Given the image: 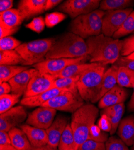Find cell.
<instances>
[{
    "instance_id": "obj_37",
    "label": "cell",
    "mask_w": 134,
    "mask_h": 150,
    "mask_svg": "<svg viewBox=\"0 0 134 150\" xmlns=\"http://www.w3.org/2000/svg\"><path fill=\"white\" fill-rule=\"evenodd\" d=\"M108 134L102 131L96 124H93L91 128L89 139L105 143L108 139Z\"/></svg>"
},
{
    "instance_id": "obj_25",
    "label": "cell",
    "mask_w": 134,
    "mask_h": 150,
    "mask_svg": "<svg viewBox=\"0 0 134 150\" xmlns=\"http://www.w3.org/2000/svg\"><path fill=\"white\" fill-rule=\"evenodd\" d=\"M96 62H79L74 64H72L65 68L63 71L60 72L58 74L55 75L56 78H69L74 76H81V75L87 70L94 66Z\"/></svg>"
},
{
    "instance_id": "obj_40",
    "label": "cell",
    "mask_w": 134,
    "mask_h": 150,
    "mask_svg": "<svg viewBox=\"0 0 134 150\" xmlns=\"http://www.w3.org/2000/svg\"><path fill=\"white\" fill-rule=\"evenodd\" d=\"M134 52V34L123 40V47L121 51V57H128Z\"/></svg>"
},
{
    "instance_id": "obj_22",
    "label": "cell",
    "mask_w": 134,
    "mask_h": 150,
    "mask_svg": "<svg viewBox=\"0 0 134 150\" xmlns=\"http://www.w3.org/2000/svg\"><path fill=\"white\" fill-rule=\"evenodd\" d=\"M8 133L12 145L17 150H31L33 148L27 134L21 128L15 127Z\"/></svg>"
},
{
    "instance_id": "obj_29",
    "label": "cell",
    "mask_w": 134,
    "mask_h": 150,
    "mask_svg": "<svg viewBox=\"0 0 134 150\" xmlns=\"http://www.w3.org/2000/svg\"><path fill=\"white\" fill-rule=\"evenodd\" d=\"M25 61L16 50L0 51V66H16L22 64L24 66Z\"/></svg>"
},
{
    "instance_id": "obj_52",
    "label": "cell",
    "mask_w": 134,
    "mask_h": 150,
    "mask_svg": "<svg viewBox=\"0 0 134 150\" xmlns=\"http://www.w3.org/2000/svg\"><path fill=\"white\" fill-rule=\"evenodd\" d=\"M133 34H134V32H133Z\"/></svg>"
},
{
    "instance_id": "obj_12",
    "label": "cell",
    "mask_w": 134,
    "mask_h": 150,
    "mask_svg": "<svg viewBox=\"0 0 134 150\" xmlns=\"http://www.w3.org/2000/svg\"><path fill=\"white\" fill-rule=\"evenodd\" d=\"M27 117L28 115L23 106L12 108L0 114V131L9 132L12 129L19 127Z\"/></svg>"
},
{
    "instance_id": "obj_35",
    "label": "cell",
    "mask_w": 134,
    "mask_h": 150,
    "mask_svg": "<svg viewBox=\"0 0 134 150\" xmlns=\"http://www.w3.org/2000/svg\"><path fill=\"white\" fill-rule=\"evenodd\" d=\"M21 42L15 37L9 36L0 39V51L15 50L21 45Z\"/></svg>"
},
{
    "instance_id": "obj_27",
    "label": "cell",
    "mask_w": 134,
    "mask_h": 150,
    "mask_svg": "<svg viewBox=\"0 0 134 150\" xmlns=\"http://www.w3.org/2000/svg\"><path fill=\"white\" fill-rule=\"evenodd\" d=\"M117 85L123 88L134 87V71L123 66L118 67L117 76Z\"/></svg>"
},
{
    "instance_id": "obj_17",
    "label": "cell",
    "mask_w": 134,
    "mask_h": 150,
    "mask_svg": "<svg viewBox=\"0 0 134 150\" xmlns=\"http://www.w3.org/2000/svg\"><path fill=\"white\" fill-rule=\"evenodd\" d=\"M46 0H21L18 5L23 18L28 19L45 11Z\"/></svg>"
},
{
    "instance_id": "obj_36",
    "label": "cell",
    "mask_w": 134,
    "mask_h": 150,
    "mask_svg": "<svg viewBox=\"0 0 134 150\" xmlns=\"http://www.w3.org/2000/svg\"><path fill=\"white\" fill-rule=\"evenodd\" d=\"M66 17V15L62 12H52L46 15L45 18V24L48 27L52 28L65 20Z\"/></svg>"
},
{
    "instance_id": "obj_10",
    "label": "cell",
    "mask_w": 134,
    "mask_h": 150,
    "mask_svg": "<svg viewBox=\"0 0 134 150\" xmlns=\"http://www.w3.org/2000/svg\"><path fill=\"white\" fill-rule=\"evenodd\" d=\"M133 11L132 8H129L105 11L102 21V34L107 37H113Z\"/></svg>"
},
{
    "instance_id": "obj_32",
    "label": "cell",
    "mask_w": 134,
    "mask_h": 150,
    "mask_svg": "<svg viewBox=\"0 0 134 150\" xmlns=\"http://www.w3.org/2000/svg\"><path fill=\"white\" fill-rule=\"evenodd\" d=\"M22 95L16 94H7L0 96V114L10 110L19 101Z\"/></svg>"
},
{
    "instance_id": "obj_34",
    "label": "cell",
    "mask_w": 134,
    "mask_h": 150,
    "mask_svg": "<svg viewBox=\"0 0 134 150\" xmlns=\"http://www.w3.org/2000/svg\"><path fill=\"white\" fill-rule=\"evenodd\" d=\"M106 150H129L128 146L120 137L111 136L105 142Z\"/></svg>"
},
{
    "instance_id": "obj_43",
    "label": "cell",
    "mask_w": 134,
    "mask_h": 150,
    "mask_svg": "<svg viewBox=\"0 0 134 150\" xmlns=\"http://www.w3.org/2000/svg\"><path fill=\"white\" fill-rule=\"evenodd\" d=\"M18 28H10L3 23H0V38L9 37L16 32Z\"/></svg>"
},
{
    "instance_id": "obj_31",
    "label": "cell",
    "mask_w": 134,
    "mask_h": 150,
    "mask_svg": "<svg viewBox=\"0 0 134 150\" xmlns=\"http://www.w3.org/2000/svg\"><path fill=\"white\" fill-rule=\"evenodd\" d=\"M79 78V76L69 78H57L53 83L52 89L57 88L70 91L78 90L77 83Z\"/></svg>"
},
{
    "instance_id": "obj_38",
    "label": "cell",
    "mask_w": 134,
    "mask_h": 150,
    "mask_svg": "<svg viewBox=\"0 0 134 150\" xmlns=\"http://www.w3.org/2000/svg\"><path fill=\"white\" fill-rule=\"evenodd\" d=\"M46 25L45 19L42 17H36L32 21L27 24L26 27L37 33H40L43 31Z\"/></svg>"
},
{
    "instance_id": "obj_8",
    "label": "cell",
    "mask_w": 134,
    "mask_h": 150,
    "mask_svg": "<svg viewBox=\"0 0 134 150\" xmlns=\"http://www.w3.org/2000/svg\"><path fill=\"white\" fill-rule=\"evenodd\" d=\"M100 3L99 0H67L58 7L57 10L75 19L97 10Z\"/></svg>"
},
{
    "instance_id": "obj_11",
    "label": "cell",
    "mask_w": 134,
    "mask_h": 150,
    "mask_svg": "<svg viewBox=\"0 0 134 150\" xmlns=\"http://www.w3.org/2000/svg\"><path fill=\"white\" fill-rule=\"evenodd\" d=\"M57 110L45 106H40L28 115L26 124L31 126L46 130L55 120Z\"/></svg>"
},
{
    "instance_id": "obj_4",
    "label": "cell",
    "mask_w": 134,
    "mask_h": 150,
    "mask_svg": "<svg viewBox=\"0 0 134 150\" xmlns=\"http://www.w3.org/2000/svg\"><path fill=\"white\" fill-rule=\"evenodd\" d=\"M107 69L106 65L96 62L93 67L80 76L77 89L84 102L92 104L97 102L103 78Z\"/></svg>"
},
{
    "instance_id": "obj_47",
    "label": "cell",
    "mask_w": 134,
    "mask_h": 150,
    "mask_svg": "<svg viewBox=\"0 0 134 150\" xmlns=\"http://www.w3.org/2000/svg\"><path fill=\"white\" fill-rule=\"evenodd\" d=\"M0 150H17L11 143L0 144Z\"/></svg>"
},
{
    "instance_id": "obj_48",
    "label": "cell",
    "mask_w": 134,
    "mask_h": 150,
    "mask_svg": "<svg viewBox=\"0 0 134 150\" xmlns=\"http://www.w3.org/2000/svg\"><path fill=\"white\" fill-rule=\"evenodd\" d=\"M128 111L130 112H134V87H133V91L132 95L130 97V101L129 102L128 105Z\"/></svg>"
},
{
    "instance_id": "obj_9",
    "label": "cell",
    "mask_w": 134,
    "mask_h": 150,
    "mask_svg": "<svg viewBox=\"0 0 134 150\" xmlns=\"http://www.w3.org/2000/svg\"><path fill=\"white\" fill-rule=\"evenodd\" d=\"M88 59L90 60L89 55L77 58L45 59L39 63L34 65L33 68L41 73L55 76L69 66L79 62H85Z\"/></svg>"
},
{
    "instance_id": "obj_16",
    "label": "cell",
    "mask_w": 134,
    "mask_h": 150,
    "mask_svg": "<svg viewBox=\"0 0 134 150\" xmlns=\"http://www.w3.org/2000/svg\"><path fill=\"white\" fill-rule=\"evenodd\" d=\"M38 71L34 68L30 69L19 73L11 79L8 82L11 87V93L23 96L31 79Z\"/></svg>"
},
{
    "instance_id": "obj_50",
    "label": "cell",
    "mask_w": 134,
    "mask_h": 150,
    "mask_svg": "<svg viewBox=\"0 0 134 150\" xmlns=\"http://www.w3.org/2000/svg\"><path fill=\"white\" fill-rule=\"evenodd\" d=\"M128 58L129 59H134V52H133L132 54H131L130 55H129V56L126 57Z\"/></svg>"
},
{
    "instance_id": "obj_51",
    "label": "cell",
    "mask_w": 134,
    "mask_h": 150,
    "mask_svg": "<svg viewBox=\"0 0 134 150\" xmlns=\"http://www.w3.org/2000/svg\"><path fill=\"white\" fill-rule=\"evenodd\" d=\"M130 150H134V145H133V146H131Z\"/></svg>"
},
{
    "instance_id": "obj_18",
    "label": "cell",
    "mask_w": 134,
    "mask_h": 150,
    "mask_svg": "<svg viewBox=\"0 0 134 150\" xmlns=\"http://www.w3.org/2000/svg\"><path fill=\"white\" fill-rule=\"evenodd\" d=\"M19 128L26 133L33 148H38L48 145V139L46 130L36 128L27 124H21Z\"/></svg>"
},
{
    "instance_id": "obj_14",
    "label": "cell",
    "mask_w": 134,
    "mask_h": 150,
    "mask_svg": "<svg viewBox=\"0 0 134 150\" xmlns=\"http://www.w3.org/2000/svg\"><path fill=\"white\" fill-rule=\"evenodd\" d=\"M128 96V90L117 84L100 99L98 108L103 109L109 106L123 103L126 100Z\"/></svg>"
},
{
    "instance_id": "obj_33",
    "label": "cell",
    "mask_w": 134,
    "mask_h": 150,
    "mask_svg": "<svg viewBox=\"0 0 134 150\" xmlns=\"http://www.w3.org/2000/svg\"><path fill=\"white\" fill-rule=\"evenodd\" d=\"M134 32V10L126 19L122 25L114 34L113 37L119 39L120 37L127 35Z\"/></svg>"
},
{
    "instance_id": "obj_21",
    "label": "cell",
    "mask_w": 134,
    "mask_h": 150,
    "mask_svg": "<svg viewBox=\"0 0 134 150\" xmlns=\"http://www.w3.org/2000/svg\"><path fill=\"white\" fill-rule=\"evenodd\" d=\"M125 106L124 103L109 106L102 109L101 115H105L109 119L111 124V130L110 134L113 135L117 130L118 125L121 121L125 112Z\"/></svg>"
},
{
    "instance_id": "obj_46",
    "label": "cell",
    "mask_w": 134,
    "mask_h": 150,
    "mask_svg": "<svg viewBox=\"0 0 134 150\" xmlns=\"http://www.w3.org/2000/svg\"><path fill=\"white\" fill-rule=\"evenodd\" d=\"M62 2L61 0H46L45 11L50 10Z\"/></svg>"
},
{
    "instance_id": "obj_28",
    "label": "cell",
    "mask_w": 134,
    "mask_h": 150,
    "mask_svg": "<svg viewBox=\"0 0 134 150\" xmlns=\"http://www.w3.org/2000/svg\"><path fill=\"white\" fill-rule=\"evenodd\" d=\"M134 6L132 0H103L101 1L99 9L103 11L118 10L132 8Z\"/></svg>"
},
{
    "instance_id": "obj_45",
    "label": "cell",
    "mask_w": 134,
    "mask_h": 150,
    "mask_svg": "<svg viewBox=\"0 0 134 150\" xmlns=\"http://www.w3.org/2000/svg\"><path fill=\"white\" fill-rule=\"evenodd\" d=\"M11 92V87L8 82L0 83V96L10 94Z\"/></svg>"
},
{
    "instance_id": "obj_3",
    "label": "cell",
    "mask_w": 134,
    "mask_h": 150,
    "mask_svg": "<svg viewBox=\"0 0 134 150\" xmlns=\"http://www.w3.org/2000/svg\"><path fill=\"white\" fill-rule=\"evenodd\" d=\"M99 114L98 108L90 103H85L72 114L70 124L78 148L89 139L91 128Z\"/></svg>"
},
{
    "instance_id": "obj_15",
    "label": "cell",
    "mask_w": 134,
    "mask_h": 150,
    "mask_svg": "<svg viewBox=\"0 0 134 150\" xmlns=\"http://www.w3.org/2000/svg\"><path fill=\"white\" fill-rule=\"evenodd\" d=\"M68 124V119L65 116L59 115L56 117L51 126L46 130L48 139V146L54 149L58 148L61 137Z\"/></svg>"
},
{
    "instance_id": "obj_42",
    "label": "cell",
    "mask_w": 134,
    "mask_h": 150,
    "mask_svg": "<svg viewBox=\"0 0 134 150\" xmlns=\"http://www.w3.org/2000/svg\"><path fill=\"white\" fill-rule=\"evenodd\" d=\"M97 125L102 131L105 132L110 133L111 130V122L107 117L105 115H101V118H99Z\"/></svg>"
},
{
    "instance_id": "obj_5",
    "label": "cell",
    "mask_w": 134,
    "mask_h": 150,
    "mask_svg": "<svg viewBox=\"0 0 134 150\" xmlns=\"http://www.w3.org/2000/svg\"><path fill=\"white\" fill-rule=\"evenodd\" d=\"M104 14V11L97 9L75 18L70 23V32L87 39L101 34Z\"/></svg>"
},
{
    "instance_id": "obj_24",
    "label": "cell",
    "mask_w": 134,
    "mask_h": 150,
    "mask_svg": "<svg viewBox=\"0 0 134 150\" xmlns=\"http://www.w3.org/2000/svg\"><path fill=\"white\" fill-rule=\"evenodd\" d=\"M25 20L18 9L11 8L0 13V23H3L10 28H18Z\"/></svg>"
},
{
    "instance_id": "obj_49",
    "label": "cell",
    "mask_w": 134,
    "mask_h": 150,
    "mask_svg": "<svg viewBox=\"0 0 134 150\" xmlns=\"http://www.w3.org/2000/svg\"><path fill=\"white\" fill-rule=\"evenodd\" d=\"M31 150H58V149L52 148L49 146L46 145V146H43V147H41V148H33Z\"/></svg>"
},
{
    "instance_id": "obj_7",
    "label": "cell",
    "mask_w": 134,
    "mask_h": 150,
    "mask_svg": "<svg viewBox=\"0 0 134 150\" xmlns=\"http://www.w3.org/2000/svg\"><path fill=\"white\" fill-rule=\"evenodd\" d=\"M84 100L78 90L67 91L44 103L42 106L50 107L55 110L74 113L84 105Z\"/></svg>"
},
{
    "instance_id": "obj_26",
    "label": "cell",
    "mask_w": 134,
    "mask_h": 150,
    "mask_svg": "<svg viewBox=\"0 0 134 150\" xmlns=\"http://www.w3.org/2000/svg\"><path fill=\"white\" fill-rule=\"evenodd\" d=\"M78 149L70 124H68L60 138L58 149L78 150Z\"/></svg>"
},
{
    "instance_id": "obj_30",
    "label": "cell",
    "mask_w": 134,
    "mask_h": 150,
    "mask_svg": "<svg viewBox=\"0 0 134 150\" xmlns=\"http://www.w3.org/2000/svg\"><path fill=\"white\" fill-rule=\"evenodd\" d=\"M28 69V67L27 66L1 65L0 66V83L9 82L19 73Z\"/></svg>"
},
{
    "instance_id": "obj_41",
    "label": "cell",
    "mask_w": 134,
    "mask_h": 150,
    "mask_svg": "<svg viewBox=\"0 0 134 150\" xmlns=\"http://www.w3.org/2000/svg\"><path fill=\"white\" fill-rule=\"evenodd\" d=\"M117 67L123 66L134 71V59L128 58L126 57L120 56L118 60L114 64Z\"/></svg>"
},
{
    "instance_id": "obj_6",
    "label": "cell",
    "mask_w": 134,
    "mask_h": 150,
    "mask_svg": "<svg viewBox=\"0 0 134 150\" xmlns=\"http://www.w3.org/2000/svg\"><path fill=\"white\" fill-rule=\"evenodd\" d=\"M54 42V38L35 40L21 44L15 50L25 61L24 66H34L45 59Z\"/></svg>"
},
{
    "instance_id": "obj_20",
    "label": "cell",
    "mask_w": 134,
    "mask_h": 150,
    "mask_svg": "<svg viewBox=\"0 0 134 150\" xmlns=\"http://www.w3.org/2000/svg\"><path fill=\"white\" fill-rule=\"evenodd\" d=\"M117 134L128 146L134 145V115L128 116L120 121Z\"/></svg>"
},
{
    "instance_id": "obj_13",
    "label": "cell",
    "mask_w": 134,
    "mask_h": 150,
    "mask_svg": "<svg viewBox=\"0 0 134 150\" xmlns=\"http://www.w3.org/2000/svg\"><path fill=\"white\" fill-rule=\"evenodd\" d=\"M56 79L53 75L38 71L31 79L23 98L37 96L52 89L53 83Z\"/></svg>"
},
{
    "instance_id": "obj_1",
    "label": "cell",
    "mask_w": 134,
    "mask_h": 150,
    "mask_svg": "<svg viewBox=\"0 0 134 150\" xmlns=\"http://www.w3.org/2000/svg\"><path fill=\"white\" fill-rule=\"evenodd\" d=\"M90 62L104 65L114 64L121 56L123 40L115 39L101 34L93 36L86 40Z\"/></svg>"
},
{
    "instance_id": "obj_23",
    "label": "cell",
    "mask_w": 134,
    "mask_h": 150,
    "mask_svg": "<svg viewBox=\"0 0 134 150\" xmlns=\"http://www.w3.org/2000/svg\"><path fill=\"white\" fill-rule=\"evenodd\" d=\"M118 67L114 64H113L110 67L108 68L104 74L103 78L102 86L100 91V93L97 98V102L109 90L117 84V76Z\"/></svg>"
},
{
    "instance_id": "obj_19",
    "label": "cell",
    "mask_w": 134,
    "mask_h": 150,
    "mask_svg": "<svg viewBox=\"0 0 134 150\" xmlns=\"http://www.w3.org/2000/svg\"><path fill=\"white\" fill-rule=\"evenodd\" d=\"M67 91H70V90L57 89V88L51 89L50 90L44 92L43 93H41L37 96L23 98L21 100L20 103L22 106H27L30 108L38 107V106L40 107V106H42L44 103L54 98L55 97L61 94H63V93Z\"/></svg>"
},
{
    "instance_id": "obj_39",
    "label": "cell",
    "mask_w": 134,
    "mask_h": 150,
    "mask_svg": "<svg viewBox=\"0 0 134 150\" xmlns=\"http://www.w3.org/2000/svg\"><path fill=\"white\" fill-rule=\"evenodd\" d=\"M78 150H106L105 143L88 139L79 146Z\"/></svg>"
},
{
    "instance_id": "obj_2",
    "label": "cell",
    "mask_w": 134,
    "mask_h": 150,
    "mask_svg": "<svg viewBox=\"0 0 134 150\" xmlns=\"http://www.w3.org/2000/svg\"><path fill=\"white\" fill-rule=\"evenodd\" d=\"M88 47L84 39L67 32L57 39L45 57V59L77 58L87 56Z\"/></svg>"
},
{
    "instance_id": "obj_44",
    "label": "cell",
    "mask_w": 134,
    "mask_h": 150,
    "mask_svg": "<svg viewBox=\"0 0 134 150\" xmlns=\"http://www.w3.org/2000/svg\"><path fill=\"white\" fill-rule=\"evenodd\" d=\"M13 1L12 0H1L0 1V13L12 8Z\"/></svg>"
}]
</instances>
